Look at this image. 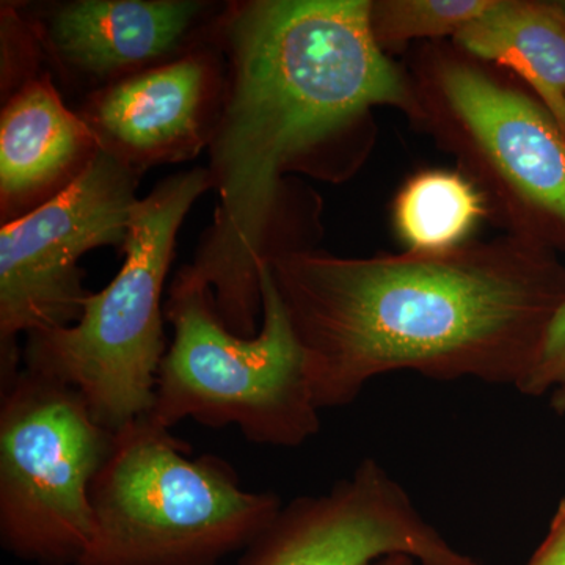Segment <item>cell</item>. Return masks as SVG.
<instances>
[{"instance_id": "20", "label": "cell", "mask_w": 565, "mask_h": 565, "mask_svg": "<svg viewBox=\"0 0 565 565\" xmlns=\"http://www.w3.org/2000/svg\"><path fill=\"white\" fill-rule=\"evenodd\" d=\"M559 7H561V10H563V11H564V14H565V3H561V6H559Z\"/></svg>"}, {"instance_id": "8", "label": "cell", "mask_w": 565, "mask_h": 565, "mask_svg": "<svg viewBox=\"0 0 565 565\" xmlns=\"http://www.w3.org/2000/svg\"><path fill=\"white\" fill-rule=\"evenodd\" d=\"M415 117L459 156L505 221L565 225V132L530 96L459 57L427 61Z\"/></svg>"}, {"instance_id": "3", "label": "cell", "mask_w": 565, "mask_h": 565, "mask_svg": "<svg viewBox=\"0 0 565 565\" xmlns=\"http://www.w3.org/2000/svg\"><path fill=\"white\" fill-rule=\"evenodd\" d=\"M192 448L150 415L115 434L90 489L95 533L79 565H217L281 509L250 492L221 456Z\"/></svg>"}, {"instance_id": "13", "label": "cell", "mask_w": 565, "mask_h": 565, "mask_svg": "<svg viewBox=\"0 0 565 565\" xmlns=\"http://www.w3.org/2000/svg\"><path fill=\"white\" fill-rule=\"evenodd\" d=\"M455 41L468 54L519 74L565 132V14L561 7L497 0Z\"/></svg>"}, {"instance_id": "6", "label": "cell", "mask_w": 565, "mask_h": 565, "mask_svg": "<svg viewBox=\"0 0 565 565\" xmlns=\"http://www.w3.org/2000/svg\"><path fill=\"white\" fill-rule=\"evenodd\" d=\"M115 434L73 386L21 367L0 401V541L40 565H79L92 544L90 489Z\"/></svg>"}, {"instance_id": "16", "label": "cell", "mask_w": 565, "mask_h": 565, "mask_svg": "<svg viewBox=\"0 0 565 565\" xmlns=\"http://www.w3.org/2000/svg\"><path fill=\"white\" fill-rule=\"evenodd\" d=\"M565 384V302L546 330L544 345L533 373L520 388L526 396H542Z\"/></svg>"}, {"instance_id": "4", "label": "cell", "mask_w": 565, "mask_h": 565, "mask_svg": "<svg viewBox=\"0 0 565 565\" xmlns=\"http://www.w3.org/2000/svg\"><path fill=\"white\" fill-rule=\"evenodd\" d=\"M206 191L203 167L159 182L134 206L120 273L85 297L79 321L25 337L22 367L73 386L110 433L151 412L166 355L163 286L180 226Z\"/></svg>"}, {"instance_id": "15", "label": "cell", "mask_w": 565, "mask_h": 565, "mask_svg": "<svg viewBox=\"0 0 565 565\" xmlns=\"http://www.w3.org/2000/svg\"><path fill=\"white\" fill-rule=\"evenodd\" d=\"M497 0H381L371 2V31L379 46L440 39L463 31Z\"/></svg>"}, {"instance_id": "1", "label": "cell", "mask_w": 565, "mask_h": 565, "mask_svg": "<svg viewBox=\"0 0 565 565\" xmlns=\"http://www.w3.org/2000/svg\"><path fill=\"white\" fill-rule=\"evenodd\" d=\"M367 0H250L207 39L226 58L210 145L214 221L177 280L211 289L230 332L262 329V270L282 248V173L371 107L415 110L371 31Z\"/></svg>"}, {"instance_id": "5", "label": "cell", "mask_w": 565, "mask_h": 565, "mask_svg": "<svg viewBox=\"0 0 565 565\" xmlns=\"http://www.w3.org/2000/svg\"><path fill=\"white\" fill-rule=\"evenodd\" d=\"M262 289V329L243 338L218 318L211 289L173 278L163 313L174 338L156 379L152 422L236 426L252 444L275 448H299L319 433L321 408L269 264Z\"/></svg>"}, {"instance_id": "10", "label": "cell", "mask_w": 565, "mask_h": 565, "mask_svg": "<svg viewBox=\"0 0 565 565\" xmlns=\"http://www.w3.org/2000/svg\"><path fill=\"white\" fill-rule=\"evenodd\" d=\"M223 81L212 52L192 51L93 92L77 114L104 152L141 174L210 145Z\"/></svg>"}, {"instance_id": "18", "label": "cell", "mask_w": 565, "mask_h": 565, "mask_svg": "<svg viewBox=\"0 0 565 565\" xmlns=\"http://www.w3.org/2000/svg\"><path fill=\"white\" fill-rule=\"evenodd\" d=\"M552 407L556 414L565 415V384L552 392Z\"/></svg>"}, {"instance_id": "19", "label": "cell", "mask_w": 565, "mask_h": 565, "mask_svg": "<svg viewBox=\"0 0 565 565\" xmlns=\"http://www.w3.org/2000/svg\"><path fill=\"white\" fill-rule=\"evenodd\" d=\"M374 565H415V559L414 557L405 555H392L382 557V559L377 561Z\"/></svg>"}, {"instance_id": "7", "label": "cell", "mask_w": 565, "mask_h": 565, "mask_svg": "<svg viewBox=\"0 0 565 565\" xmlns=\"http://www.w3.org/2000/svg\"><path fill=\"white\" fill-rule=\"evenodd\" d=\"M141 174L103 150L70 188L2 225L0 232V384L21 371L18 334L79 321L88 296L79 259L125 248Z\"/></svg>"}, {"instance_id": "14", "label": "cell", "mask_w": 565, "mask_h": 565, "mask_svg": "<svg viewBox=\"0 0 565 565\" xmlns=\"http://www.w3.org/2000/svg\"><path fill=\"white\" fill-rule=\"evenodd\" d=\"M484 196L463 174L426 170L399 192L394 221L408 252L440 253L460 247L484 217Z\"/></svg>"}, {"instance_id": "12", "label": "cell", "mask_w": 565, "mask_h": 565, "mask_svg": "<svg viewBox=\"0 0 565 565\" xmlns=\"http://www.w3.org/2000/svg\"><path fill=\"white\" fill-rule=\"evenodd\" d=\"M99 151L95 134L63 104L50 74L22 84L0 117L2 225L70 188Z\"/></svg>"}, {"instance_id": "9", "label": "cell", "mask_w": 565, "mask_h": 565, "mask_svg": "<svg viewBox=\"0 0 565 565\" xmlns=\"http://www.w3.org/2000/svg\"><path fill=\"white\" fill-rule=\"evenodd\" d=\"M237 565H374L405 555L422 565H478L422 515L377 460L364 459L326 493L282 504Z\"/></svg>"}, {"instance_id": "2", "label": "cell", "mask_w": 565, "mask_h": 565, "mask_svg": "<svg viewBox=\"0 0 565 565\" xmlns=\"http://www.w3.org/2000/svg\"><path fill=\"white\" fill-rule=\"evenodd\" d=\"M319 408L394 371L522 388L565 302L514 234L440 253L338 258L292 248L269 263Z\"/></svg>"}, {"instance_id": "11", "label": "cell", "mask_w": 565, "mask_h": 565, "mask_svg": "<svg viewBox=\"0 0 565 565\" xmlns=\"http://www.w3.org/2000/svg\"><path fill=\"white\" fill-rule=\"evenodd\" d=\"M193 0H79L36 25V39L70 76L95 90L172 62L202 17Z\"/></svg>"}, {"instance_id": "17", "label": "cell", "mask_w": 565, "mask_h": 565, "mask_svg": "<svg viewBox=\"0 0 565 565\" xmlns=\"http://www.w3.org/2000/svg\"><path fill=\"white\" fill-rule=\"evenodd\" d=\"M526 565H565V498L553 516L544 542Z\"/></svg>"}]
</instances>
